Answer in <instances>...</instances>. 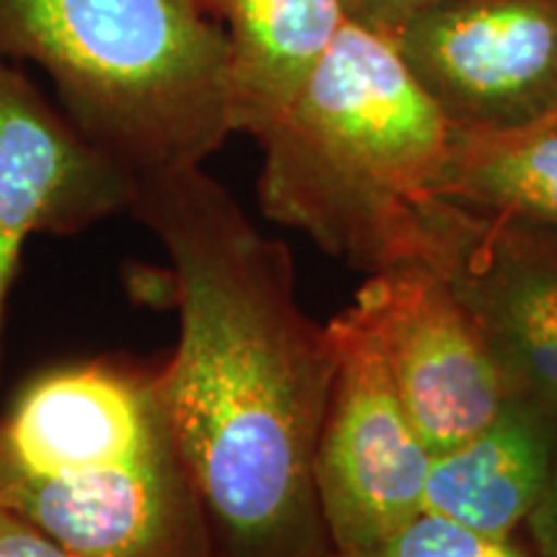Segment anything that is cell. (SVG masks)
Returning a JSON list of instances; mask_svg holds the SVG:
<instances>
[{"instance_id":"cell-1","label":"cell","mask_w":557,"mask_h":557,"mask_svg":"<svg viewBox=\"0 0 557 557\" xmlns=\"http://www.w3.org/2000/svg\"><path fill=\"white\" fill-rule=\"evenodd\" d=\"M171 259L178 344L158 369L214 555L333 557L315 451L336 348L295 263L201 165L135 178L129 209Z\"/></svg>"},{"instance_id":"cell-2","label":"cell","mask_w":557,"mask_h":557,"mask_svg":"<svg viewBox=\"0 0 557 557\" xmlns=\"http://www.w3.org/2000/svg\"><path fill=\"white\" fill-rule=\"evenodd\" d=\"M0 504L75 557H214L158 369L70 361L0 416Z\"/></svg>"},{"instance_id":"cell-3","label":"cell","mask_w":557,"mask_h":557,"mask_svg":"<svg viewBox=\"0 0 557 557\" xmlns=\"http://www.w3.org/2000/svg\"><path fill=\"white\" fill-rule=\"evenodd\" d=\"M259 145L261 212L377 274L413 253L451 127L389 37L346 21Z\"/></svg>"},{"instance_id":"cell-4","label":"cell","mask_w":557,"mask_h":557,"mask_svg":"<svg viewBox=\"0 0 557 557\" xmlns=\"http://www.w3.org/2000/svg\"><path fill=\"white\" fill-rule=\"evenodd\" d=\"M0 60L132 176L201 165L233 135L230 45L194 0H0Z\"/></svg>"},{"instance_id":"cell-5","label":"cell","mask_w":557,"mask_h":557,"mask_svg":"<svg viewBox=\"0 0 557 557\" xmlns=\"http://www.w3.org/2000/svg\"><path fill=\"white\" fill-rule=\"evenodd\" d=\"M336 372L315 451V493L333 555H357L423 511L431 451L403 408L357 305L329 323Z\"/></svg>"},{"instance_id":"cell-6","label":"cell","mask_w":557,"mask_h":557,"mask_svg":"<svg viewBox=\"0 0 557 557\" xmlns=\"http://www.w3.org/2000/svg\"><path fill=\"white\" fill-rule=\"evenodd\" d=\"M410 259L434 269L468 310L508 398L557 423V230L436 197Z\"/></svg>"},{"instance_id":"cell-7","label":"cell","mask_w":557,"mask_h":557,"mask_svg":"<svg viewBox=\"0 0 557 557\" xmlns=\"http://www.w3.org/2000/svg\"><path fill=\"white\" fill-rule=\"evenodd\" d=\"M387 37L451 129H513L557 111V0H444Z\"/></svg>"},{"instance_id":"cell-8","label":"cell","mask_w":557,"mask_h":557,"mask_svg":"<svg viewBox=\"0 0 557 557\" xmlns=\"http://www.w3.org/2000/svg\"><path fill=\"white\" fill-rule=\"evenodd\" d=\"M354 305L372 325L431 457L478 434L506 406V382L483 336L447 282L421 259L369 274Z\"/></svg>"},{"instance_id":"cell-9","label":"cell","mask_w":557,"mask_h":557,"mask_svg":"<svg viewBox=\"0 0 557 557\" xmlns=\"http://www.w3.org/2000/svg\"><path fill=\"white\" fill-rule=\"evenodd\" d=\"M135 176L0 60V359L9 297L34 235H78L129 212Z\"/></svg>"},{"instance_id":"cell-10","label":"cell","mask_w":557,"mask_h":557,"mask_svg":"<svg viewBox=\"0 0 557 557\" xmlns=\"http://www.w3.org/2000/svg\"><path fill=\"white\" fill-rule=\"evenodd\" d=\"M557 462V423L508 398L487 426L431 457L423 511L513 537L545 496Z\"/></svg>"},{"instance_id":"cell-11","label":"cell","mask_w":557,"mask_h":557,"mask_svg":"<svg viewBox=\"0 0 557 557\" xmlns=\"http://www.w3.org/2000/svg\"><path fill=\"white\" fill-rule=\"evenodd\" d=\"M230 45L233 135L259 139L287 109L341 26L344 0H194Z\"/></svg>"},{"instance_id":"cell-12","label":"cell","mask_w":557,"mask_h":557,"mask_svg":"<svg viewBox=\"0 0 557 557\" xmlns=\"http://www.w3.org/2000/svg\"><path fill=\"white\" fill-rule=\"evenodd\" d=\"M442 199L557 230V111L513 129H451Z\"/></svg>"},{"instance_id":"cell-13","label":"cell","mask_w":557,"mask_h":557,"mask_svg":"<svg viewBox=\"0 0 557 557\" xmlns=\"http://www.w3.org/2000/svg\"><path fill=\"white\" fill-rule=\"evenodd\" d=\"M333 557H537V553H529L513 537L485 534L434 511H421L364 553Z\"/></svg>"},{"instance_id":"cell-14","label":"cell","mask_w":557,"mask_h":557,"mask_svg":"<svg viewBox=\"0 0 557 557\" xmlns=\"http://www.w3.org/2000/svg\"><path fill=\"white\" fill-rule=\"evenodd\" d=\"M0 557H75L21 513L0 504Z\"/></svg>"},{"instance_id":"cell-15","label":"cell","mask_w":557,"mask_h":557,"mask_svg":"<svg viewBox=\"0 0 557 557\" xmlns=\"http://www.w3.org/2000/svg\"><path fill=\"white\" fill-rule=\"evenodd\" d=\"M444 0H344L346 18L380 34H393L416 13L431 9Z\"/></svg>"},{"instance_id":"cell-16","label":"cell","mask_w":557,"mask_h":557,"mask_svg":"<svg viewBox=\"0 0 557 557\" xmlns=\"http://www.w3.org/2000/svg\"><path fill=\"white\" fill-rule=\"evenodd\" d=\"M524 527L529 529L537 557H557V462L545 496H542L537 508L529 513Z\"/></svg>"}]
</instances>
